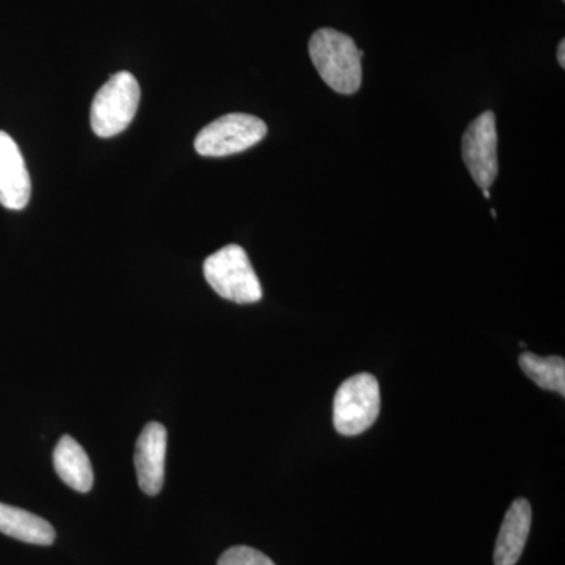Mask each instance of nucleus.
I'll return each instance as SVG.
<instances>
[{
	"label": "nucleus",
	"mask_w": 565,
	"mask_h": 565,
	"mask_svg": "<svg viewBox=\"0 0 565 565\" xmlns=\"http://www.w3.org/2000/svg\"><path fill=\"white\" fill-rule=\"evenodd\" d=\"M563 2H564V0H563Z\"/></svg>",
	"instance_id": "dca6fc26"
},
{
	"label": "nucleus",
	"mask_w": 565,
	"mask_h": 565,
	"mask_svg": "<svg viewBox=\"0 0 565 565\" xmlns=\"http://www.w3.org/2000/svg\"><path fill=\"white\" fill-rule=\"evenodd\" d=\"M140 103V85L128 71L114 74L96 93L92 103L93 132L103 139L118 136L129 128Z\"/></svg>",
	"instance_id": "7ed1b4c3"
},
{
	"label": "nucleus",
	"mask_w": 565,
	"mask_h": 565,
	"mask_svg": "<svg viewBox=\"0 0 565 565\" xmlns=\"http://www.w3.org/2000/svg\"><path fill=\"white\" fill-rule=\"evenodd\" d=\"M167 429L161 423H148L136 445L137 481L141 492L156 497L166 481Z\"/></svg>",
	"instance_id": "0eeeda50"
},
{
	"label": "nucleus",
	"mask_w": 565,
	"mask_h": 565,
	"mask_svg": "<svg viewBox=\"0 0 565 565\" xmlns=\"http://www.w3.org/2000/svg\"><path fill=\"white\" fill-rule=\"evenodd\" d=\"M0 533L32 545H52L55 541V530L50 522L41 516L0 503Z\"/></svg>",
	"instance_id": "9b49d317"
},
{
	"label": "nucleus",
	"mask_w": 565,
	"mask_h": 565,
	"mask_svg": "<svg viewBox=\"0 0 565 565\" xmlns=\"http://www.w3.org/2000/svg\"><path fill=\"white\" fill-rule=\"evenodd\" d=\"M55 473L76 492H90L95 475L87 452L73 437L63 435L52 455Z\"/></svg>",
	"instance_id": "9d476101"
},
{
	"label": "nucleus",
	"mask_w": 565,
	"mask_h": 565,
	"mask_svg": "<svg viewBox=\"0 0 565 565\" xmlns=\"http://www.w3.org/2000/svg\"><path fill=\"white\" fill-rule=\"evenodd\" d=\"M557 62H559L561 68H565V41H561L557 46Z\"/></svg>",
	"instance_id": "4468645a"
},
{
	"label": "nucleus",
	"mask_w": 565,
	"mask_h": 565,
	"mask_svg": "<svg viewBox=\"0 0 565 565\" xmlns=\"http://www.w3.org/2000/svg\"><path fill=\"white\" fill-rule=\"evenodd\" d=\"M262 118L248 114H230L204 126L195 139V150L204 158H225L255 147L266 137Z\"/></svg>",
	"instance_id": "39448f33"
},
{
	"label": "nucleus",
	"mask_w": 565,
	"mask_h": 565,
	"mask_svg": "<svg viewBox=\"0 0 565 565\" xmlns=\"http://www.w3.org/2000/svg\"><path fill=\"white\" fill-rule=\"evenodd\" d=\"M533 523L530 501L519 498L505 512L503 525L494 545V565H515L525 550L527 535Z\"/></svg>",
	"instance_id": "1a4fd4ad"
},
{
	"label": "nucleus",
	"mask_w": 565,
	"mask_h": 565,
	"mask_svg": "<svg viewBox=\"0 0 565 565\" xmlns=\"http://www.w3.org/2000/svg\"><path fill=\"white\" fill-rule=\"evenodd\" d=\"M381 414V386L371 374H356L344 381L334 394L333 424L345 437L363 434Z\"/></svg>",
	"instance_id": "20e7f679"
},
{
	"label": "nucleus",
	"mask_w": 565,
	"mask_h": 565,
	"mask_svg": "<svg viewBox=\"0 0 565 565\" xmlns=\"http://www.w3.org/2000/svg\"><path fill=\"white\" fill-rule=\"evenodd\" d=\"M523 373L546 392L565 396V360L563 356H539L533 352L520 355Z\"/></svg>",
	"instance_id": "f8f14e48"
},
{
	"label": "nucleus",
	"mask_w": 565,
	"mask_h": 565,
	"mask_svg": "<svg viewBox=\"0 0 565 565\" xmlns=\"http://www.w3.org/2000/svg\"><path fill=\"white\" fill-rule=\"evenodd\" d=\"M203 273L212 289L234 303H256L263 299L262 282L247 253L239 245H226L203 264Z\"/></svg>",
	"instance_id": "f03ea898"
},
{
	"label": "nucleus",
	"mask_w": 565,
	"mask_h": 565,
	"mask_svg": "<svg viewBox=\"0 0 565 565\" xmlns=\"http://www.w3.org/2000/svg\"><path fill=\"white\" fill-rule=\"evenodd\" d=\"M498 134L493 111L470 122L462 140V158L476 184L487 191L498 177Z\"/></svg>",
	"instance_id": "423d86ee"
},
{
	"label": "nucleus",
	"mask_w": 565,
	"mask_h": 565,
	"mask_svg": "<svg viewBox=\"0 0 565 565\" xmlns=\"http://www.w3.org/2000/svg\"><path fill=\"white\" fill-rule=\"evenodd\" d=\"M482 192H484L486 199H490V192H489V189H487V191H482Z\"/></svg>",
	"instance_id": "2eb2a0df"
},
{
	"label": "nucleus",
	"mask_w": 565,
	"mask_h": 565,
	"mask_svg": "<svg viewBox=\"0 0 565 565\" xmlns=\"http://www.w3.org/2000/svg\"><path fill=\"white\" fill-rule=\"evenodd\" d=\"M32 181L20 147L9 134L0 131V204L21 211L31 202Z\"/></svg>",
	"instance_id": "6e6552de"
},
{
	"label": "nucleus",
	"mask_w": 565,
	"mask_h": 565,
	"mask_svg": "<svg viewBox=\"0 0 565 565\" xmlns=\"http://www.w3.org/2000/svg\"><path fill=\"white\" fill-rule=\"evenodd\" d=\"M311 62L322 81L341 95H353L362 87V57L351 36L334 31L319 29L311 36Z\"/></svg>",
	"instance_id": "f257e3e1"
},
{
	"label": "nucleus",
	"mask_w": 565,
	"mask_h": 565,
	"mask_svg": "<svg viewBox=\"0 0 565 565\" xmlns=\"http://www.w3.org/2000/svg\"><path fill=\"white\" fill-rule=\"evenodd\" d=\"M217 565H275V563L270 557L258 552V550L252 548V546L239 545L226 550L221 559H218Z\"/></svg>",
	"instance_id": "ddd939ff"
}]
</instances>
